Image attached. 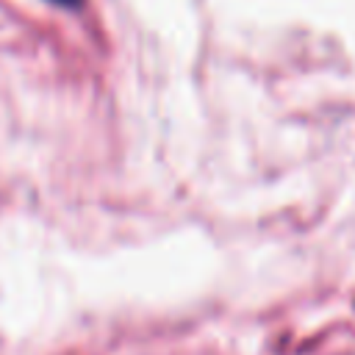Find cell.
<instances>
[{"label": "cell", "instance_id": "cell-1", "mask_svg": "<svg viewBox=\"0 0 355 355\" xmlns=\"http://www.w3.org/2000/svg\"><path fill=\"white\" fill-rule=\"evenodd\" d=\"M50 3H53V6H61V8H72V11L83 6V0H50Z\"/></svg>", "mask_w": 355, "mask_h": 355}]
</instances>
